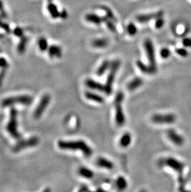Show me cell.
<instances>
[{"instance_id":"36","label":"cell","mask_w":191,"mask_h":192,"mask_svg":"<svg viewBox=\"0 0 191 192\" xmlns=\"http://www.w3.org/2000/svg\"><path fill=\"white\" fill-rule=\"evenodd\" d=\"M9 64L6 59L4 57H0V67L1 69H8Z\"/></svg>"},{"instance_id":"19","label":"cell","mask_w":191,"mask_h":192,"mask_svg":"<svg viewBox=\"0 0 191 192\" xmlns=\"http://www.w3.org/2000/svg\"><path fill=\"white\" fill-rule=\"evenodd\" d=\"M92 46L97 49H103L109 45V40L106 38L95 39L92 42Z\"/></svg>"},{"instance_id":"10","label":"cell","mask_w":191,"mask_h":192,"mask_svg":"<svg viewBox=\"0 0 191 192\" xmlns=\"http://www.w3.org/2000/svg\"><path fill=\"white\" fill-rule=\"evenodd\" d=\"M51 97L49 94H45L41 98L39 103L34 111V118L36 119H39L44 114L50 102Z\"/></svg>"},{"instance_id":"30","label":"cell","mask_w":191,"mask_h":192,"mask_svg":"<svg viewBox=\"0 0 191 192\" xmlns=\"http://www.w3.org/2000/svg\"><path fill=\"white\" fill-rule=\"evenodd\" d=\"M127 31L131 36H134L138 32V29L136 26L133 22H130L127 27Z\"/></svg>"},{"instance_id":"34","label":"cell","mask_w":191,"mask_h":192,"mask_svg":"<svg viewBox=\"0 0 191 192\" xmlns=\"http://www.w3.org/2000/svg\"><path fill=\"white\" fill-rule=\"evenodd\" d=\"M13 34L16 37L21 38L22 36H24V29L20 27H16L13 30Z\"/></svg>"},{"instance_id":"7","label":"cell","mask_w":191,"mask_h":192,"mask_svg":"<svg viewBox=\"0 0 191 192\" xmlns=\"http://www.w3.org/2000/svg\"><path fill=\"white\" fill-rule=\"evenodd\" d=\"M144 48L146 52V55L149 62V66L152 70L153 74L157 72V66L156 57H155L154 47L153 44V42L150 39H146L144 41Z\"/></svg>"},{"instance_id":"35","label":"cell","mask_w":191,"mask_h":192,"mask_svg":"<svg viewBox=\"0 0 191 192\" xmlns=\"http://www.w3.org/2000/svg\"><path fill=\"white\" fill-rule=\"evenodd\" d=\"M0 29H1L5 32H6L7 33H9L11 32V29L9 26L6 24V22H3L1 19H0Z\"/></svg>"},{"instance_id":"1","label":"cell","mask_w":191,"mask_h":192,"mask_svg":"<svg viewBox=\"0 0 191 192\" xmlns=\"http://www.w3.org/2000/svg\"><path fill=\"white\" fill-rule=\"evenodd\" d=\"M57 145L62 150L67 151H80L86 157H90L93 154V149L83 140L77 141H59Z\"/></svg>"},{"instance_id":"20","label":"cell","mask_w":191,"mask_h":192,"mask_svg":"<svg viewBox=\"0 0 191 192\" xmlns=\"http://www.w3.org/2000/svg\"><path fill=\"white\" fill-rule=\"evenodd\" d=\"M143 81L139 77H136L132 81L130 82L127 85V88L130 91H134L143 85Z\"/></svg>"},{"instance_id":"21","label":"cell","mask_w":191,"mask_h":192,"mask_svg":"<svg viewBox=\"0 0 191 192\" xmlns=\"http://www.w3.org/2000/svg\"><path fill=\"white\" fill-rule=\"evenodd\" d=\"M78 173L80 174V176L86 179L93 178L94 175L93 170L85 167H82L80 168L78 170Z\"/></svg>"},{"instance_id":"33","label":"cell","mask_w":191,"mask_h":192,"mask_svg":"<svg viewBox=\"0 0 191 192\" xmlns=\"http://www.w3.org/2000/svg\"><path fill=\"white\" fill-rule=\"evenodd\" d=\"M176 53L177 55L182 57H186L189 55V52L186 49L184 48H177L175 50Z\"/></svg>"},{"instance_id":"38","label":"cell","mask_w":191,"mask_h":192,"mask_svg":"<svg viewBox=\"0 0 191 192\" xmlns=\"http://www.w3.org/2000/svg\"><path fill=\"white\" fill-rule=\"evenodd\" d=\"M0 14H1V16L3 17H6L7 16V14L4 10L3 3L1 0H0Z\"/></svg>"},{"instance_id":"3","label":"cell","mask_w":191,"mask_h":192,"mask_svg":"<svg viewBox=\"0 0 191 192\" xmlns=\"http://www.w3.org/2000/svg\"><path fill=\"white\" fill-rule=\"evenodd\" d=\"M121 62L119 60H114L111 63L109 72L105 84V93L107 95H111L112 92L113 84H114L115 77L121 67Z\"/></svg>"},{"instance_id":"37","label":"cell","mask_w":191,"mask_h":192,"mask_svg":"<svg viewBox=\"0 0 191 192\" xmlns=\"http://www.w3.org/2000/svg\"><path fill=\"white\" fill-rule=\"evenodd\" d=\"M7 69H1V70L0 71V88L2 86L4 80L5 79Z\"/></svg>"},{"instance_id":"31","label":"cell","mask_w":191,"mask_h":192,"mask_svg":"<svg viewBox=\"0 0 191 192\" xmlns=\"http://www.w3.org/2000/svg\"><path fill=\"white\" fill-rule=\"evenodd\" d=\"M159 54H160L161 57H162V58L167 59L171 56V52L169 49H168V48L164 47V48H163V49L160 50Z\"/></svg>"},{"instance_id":"26","label":"cell","mask_w":191,"mask_h":192,"mask_svg":"<svg viewBox=\"0 0 191 192\" xmlns=\"http://www.w3.org/2000/svg\"><path fill=\"white\" fill-rule=\"evenodd\" d=\"M116 187L119 190H124L127 187V182L124 177H118L116 180Z\"/></svg>"},{"instance_id":"14","label":"cell","mask_w":191,"mask_h":192,"mask_svg":"<svg viewBox=\"0 0 191 192\" xmlns=\"http://www.w3.org/2000/svg\"><path fill=\"white\" fill-rule=\"evenodd\" d=\"M85 19L88 22L94 24V25L96 26H99L101 25L102 22H103V16L101 17L94 13H88L86 14L85 16Z\"/></svg>"},{"instance_id":"12","label":"cell","mask_w":191,"mask_h":192,"mask_svg":"<svg viewBox=\"0 0 191 192\" xmlns=\"http://www.w3.org/2000/svg\"><path fill=\"white\" fill-rule=\"evenodd\" d=\"M167 136H168V139L174 144L178 146H180L184 144V137L180 134H178L175 130L169 129L167 131Z\"/></svg>"},{"instance_id":"16","label":"cell","mask_w":191,"mask_h":192,"mask_svg":"<svg viewBox=\"0 0 191 192\" xmlns=\"http://www.w3.org/2000/svg\"><path fill=\"white\" fill-rule=\"evenodd\" d=\"M96 164L99 167L107 170H112L114 167L112 162L104 157H99L96 160Z\"/></svg>"},{"instance_id":"27","label":"cell","mask_w":191,"mask_h":192,"mask_svg":"<svg viewBox=\"0 0 191 192\" xmlns=\"http://www.w3.org/2000/svg\"><path fill=\"white\" fill-rule=\"evenodd\" d=\"M20 39V42L18 44V46H17V52H18V53H20V54H22L26 50L28 41V38L24 35V36H22Z\"/></svg>"},{"instance_id":"32","label":"cell","mask_w":191,"mask_h":192,"mask_svg":"<svg viewBox=\"0 0 191 192\" xmlns=\"http://www.w3.org/2000/svg\"><path fill=\"white\" fill-rule=\"evenodd\" d=\"M165 21L163 19V16L159 17L157 19H155V23H154V26L155 28L157 29H161L164 26Z\"/></svg>"},{"instance_id":"6","label":"cell","mask_w":191,"mask_h":192,"mask_svg":"<svg viewBox=\"0 0 191 192\" xmlns=\"http://www.w3.org/2000/svg\"><path fill=\"white\" fill-rule=\"evenodd\" d=\"M124 99L123 92L117 93L115 98V108H116V122L119 126H122L125 123V117L122 108V102Z\"/></svg>"},{"instance_id":"15","label":"cell","mask_w":191,"mask_h":192,"mask_svg":"<svg viewBox=\"0 0 191 192\" xmlns=\"http://www.w3.org/2000/svg\"><path fill=\"white\" fill-rule=\"evenodd\" d=\"M48 52H49V55L51 58L55 57L60 58L62 56V48L57 45H52L49 47Z\"/></svg>"},{"instance_id":"8","label":"cell","mask_w":191,"mask_h":192,"mask_svg":"<svg viewBox=\"0 0 191 192\" xmlns=\"http://www.w3.org/2000/svg\"><path fill=\"white\" fill-rule=\"evenodd\" d=\"M39 139L37 136H32L29 139L21 140L13 146V151L14 152H18L23 151L26 149L33 147L39 144Z\"/></svg>"},{"instance_id":"42","label":"cell","mask_w":191,"mask_h":192,"mask_svg":"<svg viewBox=\"0 0 191 192\" xmlns=\"http://www.w3.org/2000/svg\"><path fill=\"white\" fill-rule=\"evenodd\" d=\"M3 37V34H0V39H1Z\"/></svg>"},{"instance_id":"22","label":"cell","mask_w":191,"mask_h":192,"mask_svg":"<svg viewBox=\"0 0 191 192\" xmlns=\"http://www.w3.org/2000/svg\"><path fill=\"white\" fill-rule=\"evenodd\" d=\"M136 66L138 67L139 70L145 74H148V75H153L154 74L152 70L150 67V66L146 65L145 64L143 63L141 61H137L136 62Z\"/></svg>"},{"instance_id":"5","label":"cell","mask_w":191,"mask_h":192,"mask_svg":"<svg viewBox=\"0 0 191 192\" xmlns=\"http://www.w3.org/2000/svg\"><path fill=\"white\" fill-rule=\"evenodd\" d=\"M163 164L166 166L169 167L173 170L176 171L178 174L179 182L180 184V187L183 188L184 187V179H183V170L184 169V164L182 162L174 158L169 157L164 160Z\"/></svg>"},{"instance_id":"23","label":"cell","mask_w":191,"mask_h":192,"mask_svg":"<svg viewBox=\"0 0 191 192\" xmlns=\"http://www.w3.org/2000/svg\"><path fill=\"white\" fill-rule=\"evenodd\" d=\"M132 142V136L129 133H125L121 137L119 144L120 146L122 147H127Z\"/></svg>"},{"instance_id":"4","label":"cell","mask_w":191,"mask_h":192,"mask_svg":"<svg viewBox=\"0 0 191 192\" xmlns=\"http://www.w3.org/2000/svg\"><path fill=\"white\" fill-rule=\"evenodd\" d=\"M17 111L14 108H12L10 110L9 120L6 125V131L11 137L14 139H19L21 135L17 129Z\"/></svg>"},{"instance_id":"39","label":"cell","mask_w":191,"mask_h":192,"mask_svg":"<svg viewBox=\"0 0 191 192\" xmlns=\"http://www.w3.org/2000/svg\"><path fill=\"white\" fill-rule=\"evenodd\" d=\"M182 44L185 47H191V38H184L182 40Z\"/></svg>"},{"instance_id":"2","label":"cell","mask_w":191,"mask_h":192,"mask_svg":"<svg viewBox=\"0 0 191 192\" xmlns=\"http://www.w3.org/2000/svg\"><path fill=\"white\" fill-rule=\"evenodd\" d=\"M34 98L32 97L27 95H22L14 96L5 98L1 101V106L4 108L13 106L14 105H22L29 106L32 104Z\"/></svg>"},{"instance_id":"11","label":"cell","mask_w":191,"mask_h":192,"mask_svg":"<svg viewBox=\"0 0 191 192\" xmlns=\"http://www.w3.org/2000/svg\"><path fill=\"white\" fill-rule=\"evenodd\" d=\"M164 16V12L162 10H159L154 13L150 14H140L136 17V20L140 23H145L152 20H155L159 17Z\"/></svg>"},{"instance_id":"29","label":"cell","mask_w":191,"mask_h":192,"mask_svg":"<svg viewBox=\"0 0 191 192\" xmlns=\"http://www.w3.org/2000/svg\"><path fill=\"white\" fill-rule=\"evenodd\" d=\"M101 8H102V9L105 11L106 16L108 17V18H109L110 19L112 20L114 22L117 21L116 17L114 13H113L112 10L110 8H109L108 6H103L101 7Z\"/></svg>"},{"instance_id":"25","label":"cell","mask_w":191,"mask_h":192,"mask_svg":"<svg viewBox=\"0 0 191 192\" xmlns=\"http://www.w3.org/2000/svg\"><path fill=\"white\" fill-rule=\"evenodd\" d=\"M103 22L105 23V25H106L107 28L109 29V31L113 32H116L117 31V28L114 24V21H113L112 20L108 18L106 16H103Z\"/></svg>"},{"instance_id":"41","label":"cell","mask_w":191,"mask_h":192,"mask_svg":"<svg viewBox=\"0 0 191 192\" xmlns=\"http://www.w3.org/2000/svg\"><path fill=\"white\" fill-rule=\"evenodd\" d=\"M79 191H89V189H88V187H87V186L83 185V186H82V187H81V188L80 189Z\"/></svg>"},{"instance_id":"40","label":"cell","mask_w":191,"mask_h":192,"mask_svg":"<svg viewBox=\"0 0 191 192\" xmlns=\"http://www.w3.org/2000/svg\"><path fill=\"white\" fill-rule=\"evenodd\" d=\"M68 12L66 9H63L60 12V17H61V19H67L68 17Z\"/></svg>"},{"instance_id":"24","label":"cell","mask_w":191,"mask_h":192,"mask_svg":"<svg viewBox=\"0 0 191 192\" xmlns=\"http://www.w3.org/2000/svg\"><path fill=\"white\" fill-rule=\"evenodd\" d=\"M111 63V62L109 61H107V60L104 61L98 69L96 71V74L98 76L103 75L105 74L106 71L110 68Z\"/></svg>"},{"instance_id":"17","label":"cell","mask_w":191,"mask_h":192,"mask_svg":"<svg viewBox=\"0 0 191 192\" xmlns=\"http://www.w3.org/2000/svg\"><path fill=\"white\" fill-rule=\"evenodd\" d=\"M47 9L53 19H58L60 16V12L58 9L57 6L52 1H50L47 5Z\"/></svg>"},{"instance_id":"9","label":"cell","mask_w":191,"mask_h":192,"mask_svg":"<svg viewBox=\"0 0 191 192\" xmlns=\"http://www.w3.org/2000/svg\"><path fill=\"white\" fill-rule=\"evenodd\" d=\"M176 120V116L172 113L155 114L152 117V121L158 124H171Z\"/></svg>"},{"instance_id":"28","label":"cell","mask_w":191,"mask_h":192,"mask_svg":"<svg viewBox=\"0 0 191 192\" xmlns=\"http://www.w3.org/2000/svg\"><path fill=\"white\" fill-rule=\"evenodd\" d=\"M38 47L41 52H45L49 49L48 41L45 38H40L38 40Z\"/></svg>"},{"instance_id":"18","label":"cell","mask_w":191,"mask_h":192,"mask_svg":"<svg viewBox=\"0 0 191 192\" xmlns=\"http://www.w3.org/2000/svg\"><path fill=\"white\" fill-rule=\"evenodd\" d=\"M86 99L91 100L98 103H103L104 102V98L97 93H94L90 92H87L85 94Z\"/></svg>"},{"instance_id":"13","label":"cell","mask_w":191,"mask_h":192,"mask_svg":"<svg viewBox=\"0 0 191 192\" xmlns=\"http://www.w3.org/2000/svg\"><path fill=\"white\" fill-rule=\"evenodd\" d=\"M85 84L88 88L92 90L105 92V85H103V84L97 81H95L93 79H87L85 82Z\"/></svg>"}]
</instances>
